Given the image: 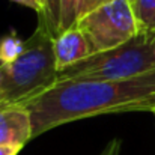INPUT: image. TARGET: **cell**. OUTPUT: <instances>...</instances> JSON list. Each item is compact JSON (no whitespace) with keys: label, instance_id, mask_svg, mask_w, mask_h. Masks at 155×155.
<instances>
[{"label":"cell","instance_id":"1","mask_svg":"<svg viewBox=\"0 0 155 155\" xmlns=\"http://www.w3.org/2000/svg\"><path fill=\"white\" fill-rule=\"evenodd\" d=\"M30 113L33 139L59 125L108 113L152 111L155 71L128 80H56L20 103Z\"/></svg>","mask_w":155,"mask_h":155},{"label":"cell","instance_id":"2","mask_svg":"<svg viewBox=\"0 0 155 155\" xmlns=\"http://www.w3.org/2000/svg\"><path fill=\"white\" fill-rule=\"evenodd\" d=\"M17 60L0 65V107L20 104L57 80L54 36L44 15Z\"/></svg>","mask_w":155,"mask_h":155},{"label":"cell","instance_id":"3","mask_svg":"<svg viewBox=\"0 0 155 155\" xmlns=\"http://www.w3.org/2000/svg\"><path fill=\"white\" fill-rule=\"evenodd\" d=\"M155 71V53L151 42L140 36L104 53L94 54L57 74V80H128Z\"/></svg>","mask_w":155,"mask_h":155},{"label":"cell","instance_id":"4","mask_svg":"<svg viewBox=\"0 0 155 155\" xmlns=\"http://www.w3.org/2000/svg\"><path fill=\"white\" fill-rule=\"evenodd\" d=\"M92 56L114 50L137 36V21L130 0H113L77 21Z\"/></svg>","mask_w":155,"mask_h":155},{"label":"cell","instance_id":"5","mask_svg":"<svg viewBox=\"0 0 155 155\" xmlns=\"http://www.w3.org/2000/svg\"><path fill=\"white\" fill-rule=\"evenodd\" d=\"M32 139L30 113L18 104L0 107V145L24 146Z\"/></svg>","mask_w":155,"mask_h":155},{"label":"cell","instance_id":"6","mask_svg":"<svg viewBox=\"0 0 155 155\" xmlns=\"http://www.w3.org/2000/svg\"><path fill=\"white\" fill-rule=\"evenodd\" d=\"M54 54L59 72L92 56L89 44L77 24L54 38Z\"/></svg>","mask_w":155,"mask_h":155},{"label":"cell","instance_id":"7","mask_svg":"<svg viewBox=\"0 0 155 155\" xmlns=\"http://www.w3.org/2000/svg\"><path fill=\"white\" fill-rule=\"evenodd\" d=\"M133 8L137 21V36L152 44L155 41V0H136Z\"/></svg>","mask_w":155,"mask_h":155},{"label":"cell","instance_id":"8","mask_svg":"<svg viewBox=\"0 0 155 155\" xmlns=\"http://www.w3.org/2000/svg\"><path fill=\"white\" fill-rule=\"evenodd\" d=\"M27 39H21L18 35L11 33L0 38V65L17 60L26 51Z\"/></svg>","mask_w":155,"mask_h":155},{"label":"cell","instance_id":"9","mask_svg":"<svg viewBox=\"0 0 155 155\" xmlns=\"http://www.w3.org/2000/svg\"><path fill=\"white\" fill-rule=\"evenodd\" d=\"M59 33L71 29L78 21V0H59Z\"/></svg>","mask_w":155,"mask_h":155},{"label":"cell","instance_id":"10","mask_svg":"<svg viewBox=\"0 0 155 155\" xmlns=\"http://www.w3.org/2000/svg\"><path fill=\"white\" fill-rule=\"evenodd\" d=\"M47 24L51 30L53 36L56 38L59 35V23H60V14H59V0H45V14H44Z\"/></svg>","mask_w":155,"mask_h":155},{"label":"cell","instance_id":"11","mask_svg":"<svg viewBox=\"0 0 155 155\" xmlns=\"http://www.w3.org/2000/svg\"><path fill=\"white\" fill-rule=\"evenodd\" d=\"M108 2H113V0H78V20Z\"/></svg>","mask_w":155,"mask_h":155},{"label":"cell","instance_id":"12","mask_svg":"<svg viewBox=\"0 0 155 155\" xmlns=\"http://www.w3.org/2000/svg\"><path fill=\"white\" fill-rule=\"evenodd\" d=\"M11 2H15V3L23 5V6H27V8L36 11L38 15H44L45 14V0H11Z\"/></svg>","mask_w":155,"mask_h":155},{"label":"cell","instance_id":"13","mask_svg":"<svg viewBox=\"0 0 155 155\" xmlns=\"http://www.w3.org/2000/svg\"><path fill=\"white\" fill-rule=\"evenodd\" d=\"M100 155H120V140L119 139L110 140L100 152Z\"/></svg>","mask_w":155,"mask_h":155},{"label":"cell","instance_id":"14","mask_svg":"<svg viewBox=\"0 0 155 155\" xmlns=\"http://www.w3.org/2000/svg\"><path fill=\"white\" fill-rule=\"evenodd\" d=\"M23 146L17 145H0V155H18Z\"/></svg>","mask_w":155,"mask_h":155},{"label":"cell","instance_id":"15","mask_svg":"<svg viewBox=\"0 0 155 155\" xmlns=\"http://www.w3.org/2000/svg\"><path fill=\"white\" fill-rule=\"evenodd\" d=\"M152 47H154V53H155V41L152 42Z\"/></svg>","mask_w":155,"mask_h":155},{"label":"cell","instance_id":"16","mask_svg":"<svg viewBox=\"0 0 155 155\" xmlns=\"http://www.w3.org/2000/svg\"><path fill=\"white\" fill-rule=\"evenodd\" d=\"M152 113H154V114H155V107H154V110H152Z\"/></svg>","mask_w":155,"mask_h":155},{"label":"cell","instance_id":"17","mask_svg":"<svg viewBox=\"0 0 155 155\" xmlns=\"http://www.w3.org/2000/svg\"><path fill=\"white\" fill-rule=\"evenodd\" d=\"M130 2H131V3H134V2H136V0H130Z\"/></svg>","mask_w":155,"mask_h":155}]
</instances>
